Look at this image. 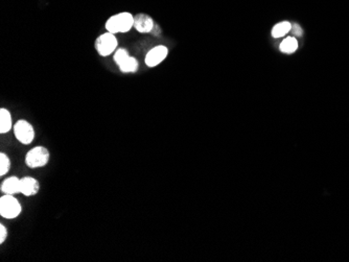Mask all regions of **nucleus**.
I'll return each instance as SVG.
<instances>
[{
    "label": "nucleus",
    "mask_w": 349,
    "mask_h": 262,
    "mask_svg": "<svg viewBox=\"0 0 349 262\" xmlns=\"http://www.w3.org/2000/svg\"><path fill=\"white\" fill-rule=\"evenodd\" d=\"M132 27H134V16L128 12L113 15L106 22L107 32L114 35L128 33Z\"/></svg>",
    "instance_id": "obj_1"
},
{
    "label": "nucleus",
    "mask_w": 349,
    "mask_h": 262,
    "mask_svg": "<svg viewBox=\"0 0 349 262\" xmlns=\"http://www.w3.org/2000/svg\"><path fill=\"white\" fill-rule=\"evenodd\" d=\"M50 152L45 147H35L30 150L25 156V164L32 168H41L44 167L49 163Z\"/></svg>",
    "instance_id": "obj_2"
},
{
    "label": "nucleus",
    "mask_w": 349,
    "mask_h": 262,
    "mask_svg": "<svg viewBox=\"0 0 349 262\" xmlns=\"http://www.w3.org/2000/svg\"><path fill=\"white\" fill-rule=\"evenodd\" d=\"M22 212L20 201L12 194H4L0 197V215L7 219L17 218Z\"/></svg>",
    "instance_id": "obj_3"
},
{
    "label": "nucleus",
    "mask_w": 349,
    "mask_h": 262,
    "mask_svg": "<svg viewBox=\"0 0 349 262\" xmlns=\"http://www.w3.org/2000/svg\"><path fill=\"white\" fill-rule=\"evenodd\" d=\"M15 138L20 143L29 145L35 139V129L25 119H19L13 127Z\"/></svg>",
    "instance_id": "obj_4"
},
{
    "label": "nucleus",
    "mask_w": 349,
    "mask_h": 262,
    "mask_svg": "<svg viewBox=\"0 0 349 262\" xmlns=\"http://www.w3.org/2000/svg\"><path fill=\"white\" fill-rule=\"evenodd\" d=\"M95 49L101 56H108L117 49V38L114 34L109 32L100 35L95 40Z\"/></svg>",
    "instance_id": "obj_5"
},
{
    "label": "nucleus",
    "mask_w": 349,
    "mask_h": 262,
    "mask_svg": "<svg viewBox=\"0 0 349 262\" xmlns=\"http://www.w3.org/2000/svg\"><path fill=\"white\" fill-rule=\"evenodd\" d=\"M168 53H169L168 47L163 45H159L152 48L146 55V60H145L146 65L148 67H155L159 65L163 60H166V57L168 56Z\"/></svg>",
    "instance_id": "obj_6"
},
{
    "label": "nucleus",
    "mask_w": 349,
    "mask_h": 262,
    "mask_svg": "<svg viewBox=\"0 0 349 262\" xmlns=\"http://www.w3.org/2000/svg\"><path fill=\"white\" fill-rule=\"evenodd\" d=\"M155 23L153 19L146 14H137L134 16V28L141 34L152 33Z\"/></svg>",
    "instance_id": "obj_7"
},
{
    "label": "nucleus",
    "mask_w": 349,
    "mask_h": 262,
    "mask_svg": "<svg viewBox=\"0 0 349 262\" xmlns=\"http://www.w3.org/2000/svg\"><path fill=\"white\" fill-rule=\"evenodd\" d=\"M40 188L41 185L37 179L30 176L21 178V194L24 196L30 197L36 195L40 191Z\"/></svg>",
    "instance_id": "obj_8"
},
{
    "label": "nucleus",
    "mask_w": 349,
    "mask_h": 262,
    "mask_svg": "<svg viewBox=\"0 0 349 262\" xmlns=\"http://www.w3.org/2000/svg\"><path fill=\"white\" fill-rule=\"evenodd\" d=\"M0 189L5 194L16 195L21 193V179L15 176L9 177L2 183Z\"/></svg>",
    "instance_id": "obj_9"
},
{
    "label": "nucleus",
    "mask_w": 349,
    "mask_h": 262,
    "mask_svg": "<svg viewBox=\"0 0 349 262\" xmlns=\"http://www.w3.org/2000/svg\"><path fill=\"white\" fill-rule=\"evenodd\" d=\"M12 115L6 108L0 109V134H7L13 129Z\"/></svg>",
    "instance_id": "obj_10"
},
{
    "label": "nucleus",
    "mask_w": 349,
    "mask_h": 262,
    "mask_svg": "<svg viewBox=\"0 0 349 262\" xmlns=\"http://www.w3.org/2000/svg\"><path fill=\"white\" fill-rule=\"evenodd\" d=\"M120 71L124 72V73H131V72H136L138 70L139 64L138 61L136 60V57L134 56H129L126 61L122 63L121 65L118 66Z\"/></svg>",
    "instance_id": "obj_11"
},
{
    "label": "nucleus",
    "mask_w": 349,
    "mask_h": 262,
    "mask_svg": "<svg viewBox=\"0 0 349 262\" xmlns=\"http://www.w3.org/2000/svg\"><path fill=\"white\" fill-rule=\"evenodd\" d=\"M297 48H298V42H297V40L293 37L286 38L280 45L281 51L285 53H293L294 51H296Z\"/></svg>",
    "instance_id": "obj_12"
},
{
    "label": "nucleus",
    "mask_w": 349,
    "mask_h": 262,
    "mask_svg": "<svg viewBox=\"0 0 349 262\" xmlns=\"http://www.w3.org/2000/svg\"><path fill=\"white\" fill-rule=\"evenodd\" d=\"M11 159L6 153H0V177L6 176L11 169Z\"/></svg>",
    "instance_id": "obj_13"
},
{
    "label": "nucleus",
    "mask_w": 349,
    "mask_h": 262,
    "mask_svg": "<svg viewBox=\"0 0 349 262\" xmlns=\"http://www.w3.org/2000/svg\"><path fill=\"white\" fill-rule=\"evenodd\" d=\"M291 24L289 22H281L278 23L274 26L273 31H272V36L274 38H280L282 36H284L286 33H289L291 30Z\"/></svg>",
    "instance_id": "obj_14"
},
{
    "label": "nucleus",
    "mask_w": 349,
    "mask_h": 262,
    "mask_svg": "<svg viewBox=\"0 0 349 262\" xmlns=\"http://www.w3.org/2000/svg\"><path fill=\"white\" fill-rule=\"evenodd\" d=\"M129 56H130V54H129V51L127 49H125V48H118L114 52L113 60H114L115 64L117 66H119V65H121L122 63H124Z\"/></svg>",
    "instance_id": "obj_15"
},
{
    "label": "nucleus",
    "mask_w": 349,
    "mask_h": 262,
    "mask_svg": "<svg viewBox=\"0 0 349 262\" xmlns=\"http://www.w3.org/2000/svg\"><path fill=\"white\" fill-rule=\"evenodd\" d=\"M8 234H9V232H8L7 227L4 224H0V244L3 245L7 240Z\"/></svg>",
    "instance_id": "obj_16"
},
{
    "label": "nucleus",
    "mask_w": 349,
    "mask_h": 262,
    "mask_svg": "<svg viewBox=\"0 0 349 262\" xmlns=\"http://www.w3.org/2000/svg\"><path fill=\"white\" fill-rule=\"evenodd\" d=\"M294 34H295V35H297V36H301V34H302V31H301V28H300L299 26L295 25V26H294Z\"/></svg>",
    "instance_id": "obj_17"
}]
</instances>
